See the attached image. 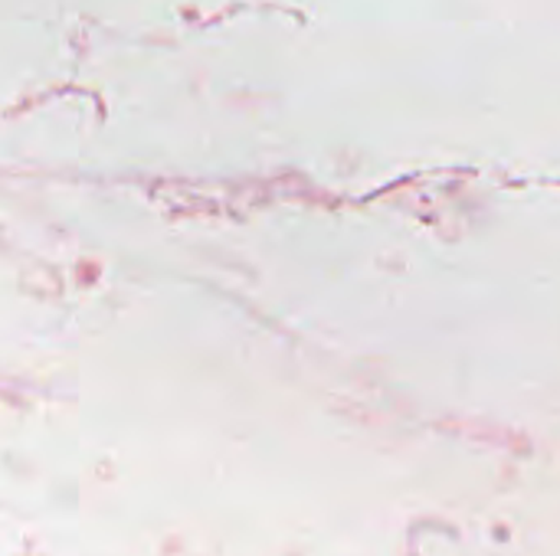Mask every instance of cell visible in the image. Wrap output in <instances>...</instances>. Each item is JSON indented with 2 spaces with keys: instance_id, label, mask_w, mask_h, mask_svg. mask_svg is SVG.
I'll return each mask as SVG.
<instances>
[]
</instances>
